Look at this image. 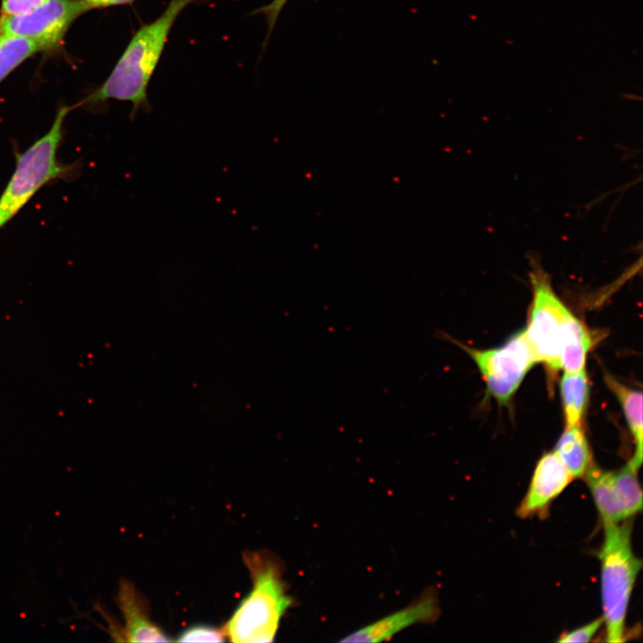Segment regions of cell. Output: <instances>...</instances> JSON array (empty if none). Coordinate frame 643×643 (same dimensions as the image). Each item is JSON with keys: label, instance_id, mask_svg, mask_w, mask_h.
<instances>
[{"label": "cell", "instance_id": "6da1fadb", "mask_svg": "<svg viewBox=\"0 0 643 643\" xmlns=\"http://www.w3.org/2000/svg\"><path fill=\"white\" fill-rule=\"evenodd\" d=\"M196 0H171L155 21L141 26L130 39L110 76L85 102L99 104L111 98L132 103L134 119L139 109L149 111L146 89L180 13Z\"/></svg>", "mask_w": 643, "mask_h": 643}, {"label": "cell", "instance_id": "7a4b0ae2", "mask_svg": "<svg viewBox=\"0 0 643 643\" xmlns=\"http://www.w3.org/2000/svg\"><path fill=\"white\" fill-rule=\"evenodd\" d=\"M243 560L253 588L226 623L224 631L236 643L271 642L281 618L293 604L281 565L277 557L265 551L245 552Z\"/></svg>", "mask_w": 643, "mask_h": 643}, {"label": "cell", "instance_id": "3957f363", "mask_svg": "<svg viewBox=\"0 0 643 643\" xmlns=\"http://www.w3.org/2000/svg\"><path fill=\"white\" fill-rule=\"evenodd\" d=\"M631 522L604 523L599 552L601 597L606 640L624 641L625 618L630 594L642 567L631 547Z\"/></svg>", "mask_w": 643, "mask_h": 643}, {"label": "cell", "instance_id": "277c9868", "mask_svg": "<svg viewBox=\"0 0 643 643\" xmlns=\"http://www.w3.org/2000/svg\"><path fill=\"white\" fill-rule=\"evenodd\" d=\"M70 111V106H62L50 129L17 155L14 172L0 196V230L41 188L72 172V165L63 164L57 159L64 120Z\"/></svg>", "mask_w": 643, "mask_h": 643}, {"label": "cell", "instance_id": "5b68a950", "mask_svg": "<svg viewBox=\"0 0 643 643\" xmlns=\"http://www.w3.org/2000/svg\"><path fill=\"white\" fill-rule=\"evenodd\" d=\"M443 336L471 356L486 382L488 392L499 404L509 401L527 372L538 363L525 330L515 333L503 346L487 350L465 346L447 334Z\"/></svg>", "mask_w": 643, "mask_h": 643}, {"label": "cell", "instance_id": "8992f818", "mask_svg": "<svg viewBox=\"0 0 643 643\" xmlns=\"http://www.w3.org/2000/svg\"><path fill=\"white\" fill-rule=\"evenodd\" d=\"M533 299L525 334L538 363L550 371L561 369V350L570 310L553 290L549 280L539 271L531 274Z\"/></svg>", "mask_w": 643, "mask_h": 643}, {"label": "cell", "instance_id": "52a82bcc", "mask_svg": "<svg viewBox=\"0 0 643 643\" xmlns=\"http://www.w3.org/2000/svg\"><path fill=\"white\" fill-rule=\"evenodd\" d=\"M89 9L83 0H45L23 13L1 14L0 33L30 39L40 50L52 49L71 23Z\"/></svg>", "mask_w": 643, "mask_h": 643}, {"label": "cell", "instance_id": "ba28073f", "mask_svg": "<svg viewBox=\"0 0 643 643\" xmlns=\"http://www.w3.org/2000/svg\"><path fill=\"white\" fill-rule=\"evenodd\" d=\"M438 614L436 593L428 589L405 607L356 630L340 641L382 642L414 624L434 622Z\"/></svg>", "mask_w": 643, "mask_h": 643}, {"label": "cell", "instance_id": "9c48e42d", "mask_svg": "<svg viewBox=\"0 0 643 643\" xmlns=\"http://www.w3.org/2000/svg\"><path fill=\"white\" fill-rule=\"evenodd\" d=\"M572 479L555 451L543 455L537 463L518 514L525 517L542 512L564 491Z\"/></svg>", "mask_w": 643, "mask_h": 643}, {"label": "cell", "instance_id": "30bf717a", "mask_svg": "<svg viewBox=\"0 0 643 643\" xmlns=\"http://www.w3.org/2000/svg\"><path fill=\"white\" fill-rule=\"evenodd\" d=\"M118 606L122 614L125 640L129 642H169L171 639L154 623L143 597L133 583L122 580L117 596Z\"/></svg>", "mask_w": 643, "mask_h": 643}, {"label": "cell", "instance_id": "8fae6325", "mask_svg": "<svg viewBox=\"0 0 643 643\" xmlns=\"http://www.w3.org/2000/svg\"><path fill=\"white\" fill-rule=\"evenodd\" d=\"M605 380L618 399L633 437L635 452L629 463L638 470L642 463V393L639 389L624 385L609 374L605 375Z\"/></svg>", "mask_w": 643, "mask_h": 643}, {"label": "cell", "instance_id": "7c38bea8", "mask_svg": "<svg viewBox=\"0 0 643 643\" xmlns=\"http://www.w3.org/2000/svg\"><path fill=\"white\" fill-rule=\"evenodd\" d=\"M603 522H620L627 519L617 494L613 472L591 464L584 474Z\"/></svg>", "mask_w": 643, "mask_h": 643}, {"label": "cell", "instance_id": "4fadbf2b", "mask_svg": "<svg viewBox=\"0 0 643 643\" xmlns=\"http://www.w3.org/2000/svg\"><path fill=\"white\" fill-rule=\"evenodd\" d=\"M592 346L585 325L572 313L567 316L561 350V369L578 372L585 369L587 355Z\"/></svg>", "mask_w": 643, "mask_h": 643}, {"label": "cell", "instance_id": "5bb4252c", "mask_svg": "<svg viewBox=\"0 0 643 643\" xmlns=\"http://www.w3.org/2000/svg\"><path fill=\"white\" fill-rule=\"evenodd\" d=\"M555 452L573 478L583 477L592 464L590 448L581 424L565 426Z\"/></svg>", "mask_w": 643, "mask_h": 643}, {"label": "cell", "instance_id": "9a60e30c", "mask_svg": "<svg viewBox=\"0 0 643 643\" xmlns=\"http://www.w3.org/2000/svg\"><path fill=\"white\" fill-rule=\"evenodd\" d=\"M560 391L566 426L581 424L589 392L585 369L578 372H564L560 382Z\"/></svg>", "mask_w": 643, "mask_h": 643}, {"label": "cell", "instance_id": "2e32d148", "mask_svg": "<svg viewBox=\"0 0 643 643\" xmlns=\"http://www.w3.org/2000/svg\"><path fill=\"white\" fill-rule=\"evenodd\" d=\"M40 47L32 40L0 33V82Z\"/></svg>", "mask_w": 643, "mask_h": 643}, {"label": "cell", "instance_id": "e0dca14e", "mask_svg": "<svg viewBox=\"0 0 643 643\" xmlns=\"http://www.w3.org/2000/svg\"><path fill=\"white\" fill-rule=\"evenodd\" d=\"M637 471L627 463L613 472L614 486L627 518L639 513L642 508V492L637 478Z\"/></svg>", "mask_w": 643, "mask_h": 643}, {"label": "cell", "instance_id": "ac0fdd59", "mask_svg": "<svg viewBox=\"0 0 643 643\" xmlns=\"http://www.w3.org/2000/svg\"><path fill=\"white\" fill-rule=\"evenodd\" d=\"M225 636L224 629L200 624L184 630L176 640L180 642H221L225 640Z\"/></svg>", "mask_w": 643, "mask_h": 643}, {"label": "cell", "instance_id": "d6986e66", "mask_svg": "<svg viewBox=\"0 0 643 643\" xmlns=\"http://www.w3.org/2000/svg\"><path fill=\"white\" fill-rule=\"evenodd\" d=\"M604 623L603 617L597 618L591 622L580 627L574 630L563 634L557 641L559 642H589L597 632Z\"/></svg>", "mask_w": 643, "mask_h": 643}, {"label": "cell", "instance_id": "ffe728a7", "mask_svg": "<svg viewBox=\"0 0 643 643\" xmlns=\"http://www.w3.org/2000/svg\"><path fill=\"white\" fill-rule=\"evenodd\" d=\"M288 1V0H272L270 4L254 11L253 13H262L266 19V22L268 25V32L265 42H267L268 38H270V35L275 26L277 19L279 18L281 10L283 9L284 5L287 4Z\"/></svg>", "mask_w": 643, "mask_h": 643}, {"label": "cell", "instance_id": "44dd1931", "mask_svg": "<svg viewBox=\"0 0 643 643\" xmlns=\"http://www.w3.org/2000/svg\"><path fill=\"white\" fill-rule=\"evenodd\" d=\"M45 0H2L1 14L15 15L26 13Z\"/></svg>", "mask_w": 643, "mask_h": 643}, {"label": "cell", "instance_id": "7402d4cb", "mask_svg": "<svg viewBox=\"0 0 643 643\" xmlns=\"http://www.w3.org/2000/svg\"><path fill=\"white\" fill-rule=\"evenodd\" d=\"M85 1L90 8L95 7H108L112 5H117V4H124L131 3L135 0H83Z\"/></svg>", "mask_w": 643, "mask_h": 643}]
</instances>
